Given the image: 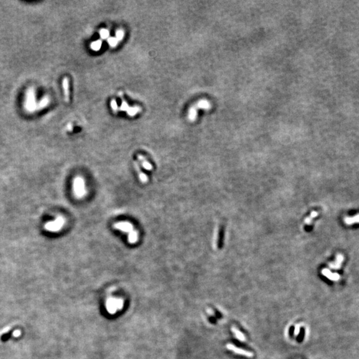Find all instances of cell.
Listing matches in <instances>:
<instances>
[{
  "mask_svg": "<svg viewBox=\"0 0 359 359\" xmlns=\"http://www.w3.org/2000/svg\"><path fill=\"white\" fill-rule=\"evenodd\" d=\"M73 191L77 198L81 199L87 194V189L84 179L81 176H77L73 181Z\"/></svg>",
  "mask_w": 359,
  "mask_h": 359,
  "instance_id": "6da1fadb",
  "label": "cell"
},
{
  "mask_svg": "<svg viewBox=\"0 0 359 359\" xmlns=\"http://www.w3.org/2000/svg\"><path fill=\"white\" fill-rule=\"evenodd\" d=\"M65 223V219L63 216H59L53 221L47 222L44 228L45 230L50 232H57L61 230Z\"/></svg>",
  "mask_w": 359,
  "mask_h": 359,
  "instance_id": "7a4b0ae2",
  "label": "cell"
},
{
  "mask_svg": "<svg viewBox=\"0 0 359 359\" xmlns=\"http://www.w3.org/2000/svg\"><path fill=\"white\" fill-rule=\"evenodd\" d=\"M113 227H114L115 229H117V230H119L124 233H127V234H128V233L130 234V232H133L134 229V226L131 223L126 221L116 222L115 223Z\"/></svg>",
  "mask_w": 359,
  "mask_h": 359,
  "instance_id": "3957f363",
  "label": "cell"
},
{
  "mask_svg": "<svg viewBox=\"0 0 359 359\" xmlns=\"http://www.w3.org/2000/svg\"><path fill=\"white\" fill-rule=\"evenodd\" d=\"M227 348L229 351H232L235 353L240 355H243L244 357H246L247 358H252L253 357V353L251 351H248L244 349H242L240 348H238L237 346L232 345V344H228L226 345Z\"/></svg>",
  "mask_w": 359,
  "mask_h": 359,
  "instance_id": "277c9868",
  "label": "cell"
},
{
  "mask_svg": "<svg viewBox=\"0 0 359 359\" xmlns=\"http://www.w3.org/2000/svg\"><path fill=\"white\" fill-rule=\"evenodd\" d=\"M62 86L63 89L64 99L66 103L70 102V87H69V79L68 77H65L62 81Z\"/></svg>",
  "mask_w": 359,
  "mask_h": 359,
  "instance_id": "5b68a950",
  "label": "cell"
},
{
  "mask_svg": "<svg viewBox=\"0 0 359 359\" xmlns=\"http://www.w3.org/2000/svg\"><path fill=\"white\" fill-rule=\"evenodd\" d=\"M321 273H322V274L324 276H325L327 278H328L329 279L331 280V281H337L340 279V275L338 273H332L328 269H323L322 270V272H321Z\"/></svg>",
  "mask_w": 359,
  "mask_h": 359,
  "instance_id": "8992f818",
  "label": "cell"
},
{
  "mask_svg": "<svg viewBox=\"0 0 359 359\" xmlns=\"http://www.w3.org/2000/svg\"><path fill=\"white\" fill-rule=\"evenodd\" d=\"M343 261H344V257H343L342 254L339 253L337 256H336V259L335 262L329 263V265L331 269H339L341 267V265H342V263L343 262Z\"/></svg>",
  "mask_w": 359,
  "mask_h": 359,
  "instance_id": "52a82bcc",
  "label": "cell"
},
{
  "mask_svg": "<svg viewBox=\"0 0 359 359\" xmlns=\"http://www.w3.org/2000/svg\"><path fill=\"white\" fill-rule=\"evenodd\" d=\"M137 157L138 161L140 162L142 166H143L144 169H146V170H151L152 169V164L148 161L147 159L143 155H142V154H138Z\"/></svg>",
  "mask_w": 359,
  "mask_h": 359,
  "instance_id": "ba28073f",
  "label": "cell"
},
{
  "mask_svg": "<svg viewBox=\"0 0 359 359\" xmlns=\"http://www.w3.org/2000/svg\"><path fill=\"white\" fill-rule=\"evenodd\" d=\"M134 167H135V169L137 170V171L138 172V177H139V179L141 181V182H143V183H146L148 181V177L146 176V175L144 174V173H143L141 171L139 165H138V163L137 162H134Z\"/></svg>",
  "mask_w": 359,
  "mask_h": 359,
  "instance_id": "9c48e42d",
  "label": "cell"
},
{
  "mask_svg": "<svg viewBox=\"0 0 359 359\" xmlns=\"http://www.w3.org/2000/svg\"><path fill=\"white\" fill-rule=\"evenodd\" d=\"M138 240V233L136 230V229H134L133 232L128 234V241L129 244H134L135 243H137Z\"/></svg>",
  "mask_w": 359,
  "mask_h": 359,
  "instance_id": "30bf717a",
  "label": "cell"
},
{
  "mask_svg": "<svg viewBox=\"0 0 359 359\" xmlns=\"http://www.w3.org/2000/svg\"><path fill=\"white\" fill-rule=\"evenodd\" d=\"M232 331L233 332V333L234 334L235 337L237 338L239 341H241V342H244L245 341V336H244V335L243 333H242L240 330H238L237 328H235V327H232Z\"/></svg>",
  "mask_w": 359,
  "mask_h": 359,
  "instance_id": "8fae6325",
  "label": "cell"
},
{
  "mask_svg": "<svg viewBox=\"0 0 359 359\" xmlns=\"http://www.w3.org/2000/svg\"><path fill=\"white\" fill-rule=\"evenodd\" d=\"M344 222L346 225H352L356 223H359V214L353 217H346L345 218Z\"/></svg>",
  "mask_w": 359,
  "mask_h": 359,
  "instance_id": "7c38bea8",
  "label": "cell"
},
{
  "mask_svg": "<svg viewBox=\"0 0 359 359\" xmlns=\"http://www.w3.org/2000/svg\"><path fill=\"white\" fill-rule=\"evenodd\" d=\"M140 111V107L138 106H135V107H129L127 110V113L128 115H130L131 116H134L136 114L139 112Z\"/></svg>",
  "mask_w": 359,
  "mask_h": 359,
  "instance_id": "4fadbf2b",
  "label": "cell"
},
{
  "mask_svg": "<svg viewBox=\"0 0 359 359\" xmlns=\"http://www.w3.org/2000/svg\"><path fill=\"white\" fill-rule=\"evenodd\" d=\"M102 46V41L100 40H97L91 43V47L93 51H99Z\"/></svg>",
  "mask_w": 359,
  "mask_h": 359,
  "instance_id": "5bb4252c",
  "label": "cell"
},
{
  "mask_svg": "<svg viewBox=\"0 0 359 359\" xmlns=\"http://www.w3.org/2000/svg\"><path fill=\"white\" fill-rule=\"evenodd\" d=\"M100 36L103 39L108 38L109 37V31L105 29H101L100 31Z\"/></svg>",
  "mask_w": 359,
  "mask_h": 359,
  "instance_id": "9a60e30c",
  "label": "cell"
},
{
  "mask_svg": "<svg viewBox=\"0 0 359 359\" xmlns=\"http://www.w3.org/2000/svg\"><path fill=\"white\" fill-rule=\"evenodd\" d=\"M118 41L116 39L115 37H110V38L108 39V43L109 45L112 47H115L117 45Z\"/></svg>",
  "mask_w": 359,
  "mask_h": 359,
  "instance_id": "2e32d148",
  "label": "cell"
},
{
  "mask_svg": "<svg viewBox=\"0 0 359 359\" xmlns=\"http://www.w3.org/2000/svg\"><path fill=\"white\" fill-rule=\"evenodd\" d=\"M188 116H189V118H190L191 121H193V120H194L196 116V110L194 108H191L190 109V111H189Z\"/></svg>",
  "mask_w": 359,
  "mask_h": 359,
  "instance_id": "e0dca14e",
  "label": "cell"
},
{
  "mask_svg": "<svg viewBox=\"0 0 359 359\" xmlns=\"http://www.w3.org/2000/svg\"><path fill=\"white\" fill-rule=\"evenodd\" d=\"M124 31L121 30V29H119L118 31H116V38L118 41H121L122 39L124 38Z\"/></svg>",
  "mask_w": 359,
  "mask_h": 359,
  "instance_id": "ac0fdd59",
  "label": "cell"
},
{
  "mask_svg": "<svg viewBox=\"0 0 359 359\" xmlns=\"http://www.w3.org/2000/svg\"><path fill=\"white\" fill-rule=\"evenodd\" d=\"M317 214L318 213L316 212H313L312 213H311V216L309 217V218H307L306 219V220H305V222L307 223V224H310L311 222V220L313 219V218H315V217L317 216Z\"/></svg>",
  "mask_w": 359,
  "mask_h": 359,
  "instance_id": "d6986e66",
  "label": "cell"
},
{
  "mask_svg": "<svg viewBox=\"0 0 359 359\" xmlns=\"http://www.w3.org/2000/svg\"><path fill=\"white\" fill-rule=\"evenodd\" d=\"M111 106L112 109L115 112H116L118 110V105H117V103H116V100L115 99H112L111 102Z\"/></svg>",
  "mask_w": 359,
  "mask_h": 359,
  "instance_id": "ffe728a7",
  "label": "cell"
},
{
  "mask_svg": "<svg viewBox=\"0 0 359 359\" xmlns=\"http://www.w3.org/2000/svg\"><path fill=\"white\" fill-rule=\"evenodd\" d=\"M128 108H129V106H128V105L127 104V103L126 102L125 100H123L121 106V111H127Z\"/></svg>",
  "mask_w": 359,
  "mask_h": 359,
  "instance_id": "44dd1931",
  "label": "cell"
},
{
  "mask_svg": "<svg viewBox=\"0 0 359 359\" xmlns=\"http://www.w3.org/2000/svg\"><path fill=\"white\" fill-rule=\"evenodd\" d=\"M299 333H300V325H296L295 328V330H294V335L296 336H297Z\"/></svg>",
  "mask_w": 359,
  "mask_h": 359,
  "instance_id": "7402d4cb",
  "label": "cell"
},
{
  "mask_svg": "<svg viewBox=\"0 0 359 359\" xmlns=\"http://www.w3.org/2000/svg\"><path fill=\"white\" fill-rule=\"evenodd\" d=\"M21 331L20 330H15V331L13 333V336L14 337H18V336H20L21 335Z\"/></svg>",
  "mask_w": 359,
  "mask_h": 359,
  "instance_id": "603a6c76",
  "label": "cell"
},
{
  "mask_svg": "<svg viewBox=\"0 0 359 359\" xmlns=\"http://www.w3.org/2000/svg\"><path fill=\"white\" fill-rule=\"evenodd\" d=\"M9 329H10V327H7V328L4 329V330H2V332H0V335H2V334H4V333H5L8 332L9 330Z\"/></svg>",
  "mask_w": 359,
  "mask_h": 359,
  "instance_id": "cb8c5ba5",
  "label": "cell"
}]
</instances>
